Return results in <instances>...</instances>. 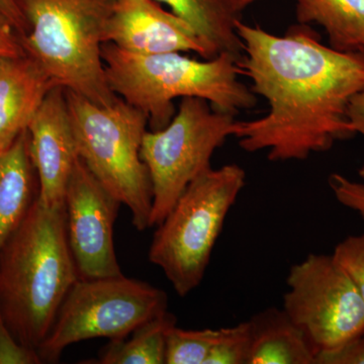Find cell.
I'll use <instances>...</instances> for the list:
<instances>
[{"label":"cell","mask_w":364,"mask_h":364,"mask_svg":"<svg viewBox=\"0 0 364 364\" xmlns=\"http://www.w3.org/2000/svg\"><path fill=\"white\" fill-rule=\"evenodd\" d=\"M235 28L243 48L241 75L269 105L267 116L235 122L232 136L242 149L268 150L270 161L305 160L355 135L347 109L364 88V50L337 51L301 23L284 37L240 20Z\"/></svg>","instance_id":"1"},{"label":"cell","mask_w":364,"mask_h":364,"mask_svg":"<svg viewBox=\"0 0 364 364\" xmlns=\"http://www.w3.org/2000/svg\"><path fill=\"white\" fill-rule=\"evenodd\" d=\"M78 279L65 208L38 200L0 251V312L21 344L40 346Z\"/></svg>","instance_id":"2"},{"label":"cell","mask_w":364,"mask_h":364,"mask_svg":"<svg viewBox=\"0 0 364 364\" xmlns=\"http://www.w3.org/2000/svg\"><path fill=\"white\" fill-rule=\"evenodd\" d=\"M239 59L224 52L198 61L181 53L136 55L111 43L102 46L109 87L146 114L151 131L161 130L170 123L176 114L173 100L178 97L202 98L217 111L232 114L253 109L257 98L239 80Z\"/></svg>","instance_id":"3"},{"label":"cell","mask_w":364,"mask_h":364,"mask_svg":"<svg viewBox=\"0 0 364 364\" xmlns=\"http://www.w3.org/2000/svg\"><path fill=\"white\" fill-rule=\"evenodd\" d=\"M28 25L21 38L56 86L100 105L117 95L107 82L102 46L114 0H16Z\"/></svg>","instance_id":"4"},{"label":"cell","mask_w":364,"mask_h":364,"mask_svg":"<svg viewBox=\"0 0 364 364\" xmlns=\"http://www.w3.org/2000/svg\"><path fill=\"white\" fill-rule=\"evenodd\" d=\"M79 157L107 191L131 210L133 225L150 228L153 191L141 158L148 117L119 97L104 107L65 90Z\"/></svg>","instance_id":"5"},{"label":"cell","mask_w":364,"mask_h":364,"mask_svg":"<svg viewBox=\"0 0 364 364\" xmlns=\"http://www.w3.org/2000/svg\"><path fill=\"white\" fill-rule=\"evenodd\" d=\"M237 164L210 168L191 182L158 225L149 250L179 296H188L205 277L225 220L245 186Z\"/></svg>","instance_id":"6"},{"label":"cell","mask_w":364,"mask_h":364,"mask_svg":"<svg viewBox=\"0 0 364 364\" xmlns=\"http://www.w3.org/2000/svg\"><path fill=\"white\" fill-rule=\"evenodd\" d=\"M167 310L166 293L143 280L124 274L79 279L37 350L43 363H55L72 344L93 338H126L139 326Z\"/></svg>","instance_id":"7"},{"label":"cell","mask_w":364,"mask_h":364,"mask_svg":"<svg viewBox=\"0 0 364 364\" xmlns=\"http://www.w3.org/2000/svg\"><path fill=\"white\" fill-rule=\"evenodd\" d=\"M181 100L170 123L143 138L141 158L153 191L150 227L161 224L189 184L212 168L215 151L232 136L236 122L234 114L210 109L202 98Z\"/></svg>","instance_id":"8"},{"label":"cell","mask_w":364,"mask_h":364,"mask_svg":"<svg viewBox=\"0 0 364 364\" xmlns=\"http://www.w3.org/2000/svg\"><path fill=\"white\" fill-rule=\"evenodd\" d=\"M282 309L316 354L364 333V299L349 275L328 254H309L289 269Z\"/></svg>","instance_id":"9"},{"label":"cell","mask_w":364,"mask_h":364,"mask_svg":"<svg viewBox=\"0 0 364 364\" xmlns=\"http://www.w3.org/2000/svg\"><path fill=\"white\" fill-rule=\"evenodd\" d=\"M121 205L79 157L64 196L67 239L79 279L123 274L114 242V223Z\"/></svg>","instance_id":"10"},{"label":"cell","mask_w":364,"mask_h":364,"mask_svg":"<svg viewBox=\"0 0 364 364\" xmlns=\"http://www.w3.org/2000/svg\"><path fill=\"white\" fill-rule=\"evenodd\" d=\"M28 146L39 178V202L47 208L64 205L67 184L79 155L65 90L55 86L28 127Z\"/></svg>","instance_id":"11"},{"label":"cell","mask_w":364,"mask_h":364,"mask_svg":"<svg viewBox=\"0 0 364 364\" xmlns=\"http://www.w3.org/2000/svg\"><path fill=\"white\" fill-rule=\"evenodd\" d=\"M105 43L136 55L195 52L208 59L195 30L155 0H114Z\"/></svg>","instance_id":"12"},{"label":"cell","mask_w":364,"mask_h":364,"mask_svg":"<svg viewBox=\"0 0 364 364\" xmlns=\"http://www.w3.org/2000/svg\"><path fill=\"white\" fill-rule=\"evenodd\" d=\"M54 82L23 54L0 59V151L11 148L28 130Z\"/></svg>","instance_id":"13"},{"label":"cell","mask_w":364,"mask_h":364,"mask_svg":"<svg viewBox=\"0 0 364 364\" xmlns=\"http://www.w3.org/2000/svg\"><path fill=\"white\" fill-rule=\"evenodd\" d=\"M39 193L26 130L11 148L0 151V251L26 219Z\"/></svg>","instance_id":"14"},{"label":"cell","mask_w":364,"mask_h":364,"mask_svg":"<svg viewBox=\"0 0 364 364\" xmlns=\"http://www.w3.org/2000/svg\"><path fill=\"white\" fill-rule=\"evenodd\" d=\"M249 364H316V352L284 309L269 308L249 320Z\"/></svg>","instance_id":"15"},{"label":"cell","mask_w":364,"mask_h":364,"mask_svg":"<svg viewBox=\"0 0 364 364\" xmlns=\"http://www.w3.org/2000/svg\"><path fill=\"white\" fill-rule=\"evenodd\" d=\"M189 23L207 49L208 59L227 52L241 58L243 48L235 23L245 6L240 0H155Z\"/></svg>","instance_id":"16"},{"label":"cell","mask_w":364,"mask_h":364,"mask_svg":"<svg viewBox=\"0 0 364 364\" xmlns=\"http://www.w3.org/2000/svg\"><path fill=\"white\" fill-rule=\"evenodd\" d=\"M296 14L301 25L323 26L333 49L364 50V0H296Z\"/></svg>","instance_id":"17"},{"label":"cell","mask_w":364,"mask_h":364,"mask_svg":"<svg viewBox=\"0 0 364 364\" xmlns=\"http://www.w3.org/2000/svg\"><path fill=\"white\" fill-rule=\"evenodd\" d=\"M177 324L168 310L139 326L124 339L109 340L100 352V364H164L166 335Z\"/></svg>","instance_id":"18"},{"label":"cell","mask_w":364,"mask_h":364,"mask_svg":"<svg viewBox=\"0 0 364 364\" xmlns=\"http://www.w3.org/2000/svg\"><path fill=\"white\" fill-rule=\"evenodd\" d=\"M221 335V329L184 330L173 326L167 331L166 364H205Z\"/></svg>","instance_id":"19"},{"label":"cell","mask_w":364,"mask_h":364,"mask_svg":"<svg viewBox=\"0 0 364 364\" xmlns=\"http://www.w3.org/2000/svg\"><path fill=\"white\" fill-rule=\"evenodd\" d=\"M251 352L250 322L221 328V335L205 364H249Z\"/></svg>","instance_id":"20"},{"label":"cell","mask_w":364,"mask_h":364,"mask_svg":"<svg viewBox=\"0 0 364 364\" xmlns=\"http://www.w3.org/2000/svg\"><path fill=\"white\" fill-rule=\"evenodd\" d=\"M332 255L364 299V234L347 237L335 247Z\"/></svg>","instance_id":"21"},{"label":"cell","mask_w":364,"mask_h":364,"mask_svg":"<svg viewBox=\"0 0 364 364\" xmlns=\"http://www.w3.org/2000/svg\"><path fill=\"white\" fill-rule=\"evenodd\" d=\"M43 363L39 352L14 337L0 312V364Z\"/></svg>","instance_id":"22"},{"label":"cell","mask_w":364,"mask_h":364,"mask_svg":"<svg viewBox=\"0 0 364 364\" xmlns=\"http://www.w3.org/2000/svg\"><path fill=\"white\" fill-rule=\"evenodd\" d=\"M316 364H364V333L316 354Z\"/></svg>","instance_id":"23"},{"label":"cell","mask_w":364,"mask_h":364,"mask_svg":"<svg viewBox=\"0 0 364 364\" xmlns=\"http://www.w3.org/2000/svg\"><path fill=\"white\" fill-rule=\"evenodd\" d=\"M328 182L336 200L344 207L358 212L364 220V184L339 173L331 174Z\"/></svg>","instance_id":"24"},{"label":"cell","mask_w":364,"mask_h":364,"mask_svg":"<svg viewBox=\"0 0 364 364\" xmlns=\"http://www.w3.org/2000/svg\"><path fill=\"white\" fill-rule=\"evenodd\" d=\"M20 35L11 21L0 13V59L23 54Z\"/></svg>","instance_id":"25"},{"label":"cell","mask_w":364,"mask_h":364,"mask_svg":"<svg viewBox=\"0 0 364 364\" xmlns=\"http://www.w3.org/2000/svg\"><path fill=\"white\" fill-rule=\"evenodd\" d=\"M347 117L351 130L364 136V88L351 98Z\"/></svg>","instance_id":"26"},{"label":"cell","mask_w":364,"mask_h":364,"mask_svg":"<svg viewBox=\"0 0 364 364\" xmlns=\"http://www.w3.org/2000/svg\"><path fill=\"white\" fill-rule=\"evenodd\" d=\"M0 13L11 21L21 38L26 35L28 25L16 0H0Z\"/></svg>","instance_id":"27"},{"label":"cell","mask_w":364,"mask_h":364,"mask_svg":"<svg viewBox=\"0 0 364 364\" xmlns=\"http://www.w3.org/2000/svg\"><path fill=\"white\" fill-rule=\"evenodd\" d=\"M240 1L244 4V6H247L248 4H252L255 0H240Z\"/></svg>","instance_id":"28"},{"label":"cell","mask_w":364,"mask_h":364,"mask_svg":"<svg viewBox=\"0 0 364 364\" xmlns=\"http://www.w3.org/2000/svg\"><path fill=\"white\" fill-rule=\"evenodd\" d=\"M359 176L361 177V178L364 179V164L363 165V167H361L360 169H359Z\"/></svg>","instance_id":"29"}]
</instances>
